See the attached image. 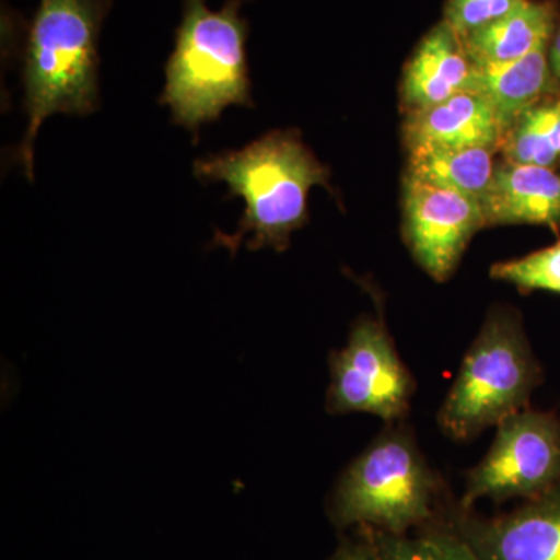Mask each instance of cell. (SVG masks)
<instances>
[{
	"mask_svg": "<svg viewBox=\"0 0 560 560\" xmlns=\"http://www.w3.org/2000/svg\"><path fill=\"white\" fill-rule=\"evenodd\" d=\"M541 370L518 316L489 313L471 342L440 410V425L455 441H470L514 412L526 410Z\"/></svg>",
	"mask_w": 560,
	"mask_h": 560,
	"instance_id": "cell-5",
	"label": "cell"
},
{
	"mask_svg": "<svg viewBox=\"0 0 560 560\" xmlns=\"http://www.w3.org/2000/svg\"><path fill=\"white\" fill-rule=\"evenodd\" d=\"M445 523L474 560H560V482L497 517L452 508Z\"/></svg>",
	"mask_w": 560,
	"mask_h": 560,
	"instance_id": "cell-9",
	"label": "cell"
},
{
	"mask_svg": "<svg viewBox=\"0 0 560 560\" xmlns=\"http://www.w3.org/2000/svg\"><path fill=\"white\" fill-rule=\"evenodd\" d=\"M109 9L110 0H39L21 61L28 125L18 162L31 180L40 124L54 114L98 109V38Z\"/></svg>",
	"mask_w": 560,
	"mask_h": 560,
	"instance_id": "cell-2",
	"label": "cell"
},
{
	"mask_svg": "<svg viewBox=\"0 0 560 560\" xmlns=\"http://www.w3.org/2000/svg\"><path fill=\"white\" fill-rule=\"evenodd\" d=\"M515 164L555 167L560 156V101L537 103L515 121L503 142Z\"/></svg>",
	"mask_w": 560,
	"mask_h": 560,
	"instance_id": "cell-16",
	"label": "cell"
},
{
	"mask_svg": "<svg viewBox=\"0 0 560 560\" xmlns=\"http://www.w3.org/2000/svg\"><path fill=\"white\" fill-rule=\"evenodd\" d=\"M415 381L381 319L363 318L330 355L327 411L366 412L394 423L410 410Z\"/></svg>",
	"mask_w": 560,
	"mask_h": 560,
	"instance_id": "cell-7",
	"label": "cell"
},
{
	"mask_svg": "<svg viewBox=\"0 0 560 560\" xmlns=\"http://www.w3.org/2000/svg\"><path fill=\"white\" fill-rule=\"evenodd\" d=\"M329 560H381L368 534L355 529L352 537H345Z\"/></svg>",
	"mask_w": 560,
	"mask_h": 560,
	"instance_id": "cell-20",
	"label": "cell"
},
{
	"mask_svg": "<svg viewBox=\"0 0 560 560\" xmlns=\"http://www.w3.org/2000/svg\"><path fill=\"white\" fill-rule=\"evenodd\" d=\"M202 184L224 183L226 200L242 198L245 212L235 234L215 231L212 245L232 254L253 234L246 248H289L290 235L308 221V194L315 186L330 190V171L316 160L296 130L271 131L241 150L209 154L194 162Z\"/></svg>",
	"mask_w": 560,
	"mask_h": 560,
	"instance_id": "cell-1",
	"label": "cell"
},
{
	"mask_svg": "<svg viewBox=\"0 0 560 560\" xmlns=\"http://www.w3.org/2000/svg\"><path fill=\"white\" fill-rule=\"evenodd\" d=\"M506 132L501 127L495 109L478 92H460L455 97L410 113L405 125L408 149L444 147L471 149L503 147Z\"/></svg>",
	"mask_w": 560,
	"mask_h": 560,
	"instance_id": "cell-10",
	"label": "cell"
},
{
	"mask_svg": "<svg viewBox=\"0 0 560 560\" xmlns=\"http://www.w3.org/2000/svg\"><path fill=\"white\" fill-rule=\"evenodd\" d=\"M486 226L544 224L560 228V175L540 165L499 164L481 200Z\"/></svg>",
	"mask_w": 560,
	"mask_h": 560,
	"instance_id": "cell-11",
	"label": "cell"
},
{
	"mask_svg": "<svg viewBox=\"0 0 560 560\" xmlns=\"http://www.w3.org/2000/svg\"><path fill=\"white\" fill-rule=\"evenodd\" d=\"M404 210L405 241L416 261L438 282L451 278L471 237L486 226L477 198L408 176Z\"/></svg>",
	"mask_w": 560,
	"mask_h": 560,
	"instance_id": "cell-8",
	"label": "cell"
},
{
	"mask_svg": "<svg viewBox=\"0 0 560 560\" xmlns=\"http://www.w3.org/2000/svg\"><path fill=\"white\" fill-rule=\"evenodd\" d=\"M560 482V420L552 412L522 410L497 425V436L467 474L458 506L477 501L530 500Z\"/></svg>",
	"mask_w": 560,
	"mask_h": 560,
	"instance_id": "cell-6",
	"label": "cell"
},
{
	"mask_svg": "<svg viewBox=\"0 0 560 560\" xmlns=\"http://www.w3.org/2000/svg\"><path fill=\"white\" fill-rule=\"evenodd\" d=\"M523 0H448L445 24L464 38L471 32L501 20L517 9Z\"/></svg>",
	"mask_w": 560,
	"mask_h": 560,
	"instance_id": "cell-19",
	"label": "cell"
},
{
	"mask_svg": "<svg viewBox=\"0 0 560 560\" xmlns=\"http://www.w3.org/2000/svg\"><path fill=\"white\" fill-rule=\"evenodd\" d=\"M493 153L495 149L486 147H420L410 150L407 176L431 186L460 191L481 202L495 173Z\"/></svg>",
	"mask_w": 560,
	"mask_h": 560,
	"instance_id": "cell-15",
	"label": "cell"
},
{
	"mask_svg": "<svg viewBox=\"0 0 560 560\" xmlns=\"http://www.w3.org/2000/svg\"><path fill=\"white\" fill-rule=\"evenodd\" d=\"M559 161H560V156H559Z\"/></svg>",
	"mask_w": 560,
	"mask_h": 560,
	"instance_id": "cell-21",
	"label": "cell"
},
{
	"mask_svg": "<svg viewBox=\"0 0 560 560\" xmlns=\"http://www.w3.org/2000/svg\"><path fill=\"white\" fill-rule=\"evenodd\" d=\"M490 276L521 290H547L560 293V242L521 259L499 261Z\"/></svg>",
	"mask_w": 560,
	"mask_h": 560,
	"instance_id": "cell-18",
	"label": "cell"
},
{
	"mask_svg": "<svg viewBox=\"0 0 560 560\" xmlns=\"http://www.w3.org/2000/svg\"><path fill=\"white\" fill-rule=\"evenodd\" d=\"M441 482L404 427H389L341 475L329 517L338 529L410 534L444 521Z\"/></svg>",
	"mask_w": 560,
	"mask_h": 560,
	"instance_id": "cell-4",
	"label": "cell"
},
{
	"mask_svg": "<svg viewBox=\"0 0 560 560\" xmlns=\"http://www.w3.org/2000/svg\"><path fill=\"white\" fill-rule=\"evenodd\" d=\"M246 0H228L209 9L208 0H184L175 49L165 65L160 105L168 106L172 121L200 138L202 125L220 119L231 105L254 108L246 39Z\"/></svg>",
	"mask_w": 560,
	"mask_h": 560,
	"instance_id": "cell-3",
	"label": "cell"
},
{
	"mask_svg": "<svg viewBox=\"0 0 560 560\" xmlns=\"http://www.w3.org/2000/svg\"><path fill=\"white\" fill-rule=\"evenodd\" d=\"M475 62L463 39L445 22L422 39L405 68L401 102L415 110L430 108L474 86Z\"/></svg>",
	"mask_w": 560,
	"mask_h": 560,
	"instance_id": "cell-12",
	"label": "cell"
},
{
	"mask_svg": "<svg viewBox=\"0 0 560 560\" xmlns=\"http://www.w3.org/2000/svg\"><path fill=\"white\" fill-rule=\"evenodd\" d=\"M363 529L381 560H474L466 545L444 521L410 534Z\"/></svg>",
	"mask_w": 560,
	"mask_h": 560,
	"instance_id": "cell-17",
	"label": "cell"
},
{
	"mask_svg": "<svg viewBox=\"0 0 560 560\" xmlns=\"http://www.w3.org/2000/svg\"><path fill=\"white\" fill-rule=\"evenodd\" d=\"M548 49L550 43L517 61L475 65L471 91L488 98L506 136L522 114L536 106L548 90L552 75Z\"/></svg>",
	"mask_w": 560,
	"mask_h": 560,
	"instance_id": "cell-13",
	"label": "cell"
},
{
	"mask_svg": "<svg viewBox=\"0 0 560 560\" xmlns=\"http://www.w3.org/2000/svg\"><path fill=\"white\" fill-rule=\"evenodd\" d=\"M552 24L550 5L523 0L506 16L460 39L475 65H503L550 43Z\"/></svg>",
	"mask_w": 560,
	"mask_h": 560,
	"instance_id": "cell-14",
	"label": "cell"
},
{
	"mask_svg": "<svg viewBox=\"0 0 560 560\" xmlns=\"http://www.w3.org/2000/svg\"><path fill=\"white\" fill-rule=\"evenodd\" d=\"M560 80V79H559Z\"/></svg>",
	"mask_w": 560,
	"mask_h": 560,
	"instance_id": "cell-22",
	"label": "cell"
}]
</instances>
